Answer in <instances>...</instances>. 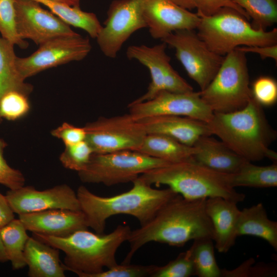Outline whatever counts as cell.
I'll list each match as a JSON object with an SVG mask.
<instances>
[{"label":"cell","mask_w":277,"mask_h":277,"mask_svg":"<svg viewBox=\"0 0 277 277\" xmlns=\"http://www.w3.org/2000/svg\"><path fill=\"white\" fill-rule=\"evenodd\" d=\"M206 199H187L179 194L170 199L149 221L131 230L127 241L130 249L122 264L130 263L136 252L149 242L182 247L191 240H213V227L205 209Z\"/></svg>","instance_id":"1"},{"label":"cell","mask_w":277,"mask_h":277,"mask_svg":"<svg viewBox=\"0 0 277 277\" xmlns=\"http://www.w3.org/2000/svg\"><path fill=\"white\" fill-rule=\"evenodd\" d=\"M229 149L249 162L267 157L276 163V153L269 148L276 133L269 124L262 106L252 97L243 108L226 113H213L207 123Z\"/></svg>","instance_id":"2"},{"label":"cell","mask_w":277,"mask_h":277,"mask_svg":"<svg viewBox=\"0 0 277 277\" xmlns=\"http://www.w3.org/2000/svg\"><path fill=\"white\" fill-rule=\"evenodd\" d=\"M128 191L111 196L96 195L80 186L76 195L88 227L103 233L107 219L117 214L136 218L143 225L149 221L168 201L178 194L169 188H153L138 177Z\"/></svg>","instance_id":"3"},{"label":"cell","mask_w":277,"mask_h":277,"mask_svg":"<svg viewBox=\"0 0 277 277\" xmlns=\"http://www.w3.org/2000/svg\"><path fill=\"white\" fill-rule=\"evenodd\" d=\"M132 230L120 225L108 234L93 233L86 229L65 237L33 233V237L65 254L63 266L80 277H91L117 264L116 252L127 241Z\"/></svg>","instance_id":"4"},{"label":"cell","mask_w":277,"mask_h":277,"mask_svg":"<svg viewBox=\"0 0 277 277\" xmlns=\"http://www.w3.org/2000/svg\"><path fill=\"white\" fill-rule=\"evenodd\" d=\"M138 178L151 186L167 185L187 199L221 197L238 203L245 198L232 186V174L212 170L192 158L152 169Z\"/></svg>","instance_id":"5"},{"label":"cell","mask_w":277,"mask_h":277,"mask_svg":"<svg viewBox=\"0 0 277 277\" xmlns=\"http://www.w3.org/2000/svg\"><path fill=\"white\" fill-rule=\"evenodd\" d=\"M198 15L197 35L211 51L220 55L225 56L241 46L277 44L276 28L269 31L255 29L232 8H222L209 16Z\"/></svg>","instance_id":"6"},{"label":"cell","mask_w":277,"mask_h":277,"mask_svg":"<svg viewBox=\"0 0 277 277\" xmlns=\"http://www.w3.org/2000/svg\"><path fill=\"white\" fill-rule=\"evenodd\" d=\"M200 93L213 113L244 107L252 97L246 53L235 49L227 54L213 80Z\"/></svg>","instance_id":"7"},{"label":"cell","mask_w":277,"mask_h":277,"mask_svg":"<svg viewBox=\"0 0 277 277\" xmlns=\"http://www.w3.org/2000/svg\"><path fill=\"white\" fill-rule=\"evenodd\" d=\"M169 163L136 150H124L93 153L86 168L77 172L83 183L110 186L132 182L142 174Z\"/></svg>","instance_id":"8"},{"label":"cell","mask_w":277,"mask_h":277,"mask_svg":"<svg viewBox=\"0 0 277 277\" xmlns=\"http://www.w3.org/2000/svg\"><path fill=\"white\" fill-rule=\"evenodd\" d=\"M161 41L174 49L176 57L201 90L211 82L224 59L211 51L193 29L176 30Z\"/></svg>","instance_id":"9"},{"label":"cell","mask_w":277,"mask_h":277,"mask_svg":"<svg viewBox=\"0 0 277 277\" xmlns=\"http://www.w3.org/2000/svg\"><path fill=\"white\" fill-rule=\"evenodd\" d=\"M84 127L86 133L85 141L93 153L96 154L137 150L147 134L140 122L130 113L101 117L87 123Z\"/></svg>","instance_id":"10"},{"label":"cell","mask_w":277,"mask_h":277,"mask_svg":"<svg viewBox=\"0 0 277 277\" xmlns=\"http://www.w3.org/2000/svg\"><path fill=\"white\" fill-rule=\"evenodd\" d=\"M166 47L167 45L162 42L152 47L132 45L127 48V58L135 60L146 66L151 80L147 92L131 103L149 101L162 91L176 93L193 91V88L171 65L170 57L166 52Z\"/></svg>","instance_id":"11"},{"label":"cell","mask_w":277,"mask_h":277,"mask_svg":"<svg viewBox=\"0 0 277 277\" xmlns=\"http://www.w3.org/2000/svg\"><path fill=\"white\" fill-rule=\"evenodd\" d=\"M91 49L89 39L78 33L58 36L41 44L29 56L17 57L16 65L21 76L25 80L46 69L82 60Z\"/></svg>","instance_id":"12"},{"label":"cell","mask_w":277,"mask_h":277,"mask_svg":"<svg viewBox=\"0 0 277 277\" xmlns=\"http://www.w3.org/2000/svg\"><path fill=\"white\" fill-rule=\"evenodd\" d=\"M96 37L103 54L115 58L125 42L135 31L147 27L140 0H114Z\"/></svg>","instance_id":"13"},{"label":"cell","mask_w":277,"mask_h":277,"mask_svg":"<svg viewBox=\"0 0 277 277\" xmlns=\"http://www.w3.org/2000/svg\"><path fill=\"white\" fill-rule=\"evenodd\" d=\"M129 113L136 120L155 115L185 116L207 123L213 112L203 101L199 92H159L152 99L128 105Z\"/></svg>","instance_id":"14"},{"label":"cell","mask_w":277,"mask_h":277,"mask_svg":"<svg viewBox=\"0 0 277 277\" xmlns=\"http://www.w3.org/2000/svg\"><path fill=\"white\" fill-rule=\"evenodd\" d=\"M39 4L34 0H14L16 29L21 39H30L40 45L56 37L77 34Z\"/></svg>","instance_id":"15"},{"label":"cell","mask_w":277,"mask_h":277,"mask_svg":"<svg viewBox=\"0 0 277 277\" xmlns=\"http://www.w3.org/2000/svg\"><path fill=\"white\" fill-rule=\"evenodd\" d=\"M5 196L13 212L18 215L53 209L81 210L76 193L65 184L44 190L23 186L10 189Z\"/></svg>","instance_id":"16"},{"label":"cell","mask_w":277,"mask_h":277,"mask_svg":"<svg viewBox=\"0 0 277 277\" xmlns=\"http://www.w3.org/2000/svg\"><path fill=\"white\" fill-rule=\"evenodd\" d=\"M144 19L150 35L162 39L179 30L196 29L200 17L171 0H140Z\"/></svg>","instance_id":"17"},{"label":"cell","mask_w":277,"mask_h":277,"mask_svg":"<svg viewBox=\"0 0 277 277\" xmlns=\"http://www.w3.org/2000/svg\"><path fill=\"white\" fill-rule=\"evenodd\" d=\"M18 219L32 233L56 237L67 236L88 228L81 210L49 209L19 214Z\"/></svg>","instance_id":"18"},{"label":"cell","mask_w":277,"mask_h":277,"mask_svg":"<svg viewBox=\"0 0 277 277\" xmlns=\"http://www.w3.org/2000/svg\"><path fill=\"white\" fill-rule=\"evenodd\" d=\"M137 121L147 134L166 135L190 146L201 137L212 135L206 123L185 116L155 115Z\"/></svg>","instance_id":"19"},{"label":"cell","mask_w":277,"mask_h":277,"mask_svg":"<svg viewBox=\"0 0 277 277\" xmlns=\"http://www.w3.org/2000/svg\"><path fill=\"white\" fill-rule=\"evenodd\" d=\"M237 204L221 197L206 199L205 209L213 227L214 247L219 252H227L235 244L240 213Z\"/></svg>","instance_id":"20"},{"label":"cell","mask_w":277,"mask_h":277,"mask_svg":"<svg viewBox=\"0 0 277 277\" xmlns=\"http://www.w3.org/2000/svg\"><path fill=\"white\" fill-rule=\"evenodd\" d=\"M193 146L196 148L194 161L221 173L234 174L247 161L211 135L201 137Z\"/></svg>","instance_id":"21"},{"label":"cell","mask_w":277,"mask_h":277,"mask_svg":"<svg viewBox=\"0 0 277 277\" xmlns=\"http://www.w3.org/2000/svg\"><path fill=\"white\" fill-rule=\"evenodd\" d=\"M24 258L30 277L65 276L60 250L34 237H29L27 240Z\"/></svg>","instance_id":"22"},{"label":"cell","mask_w":277,"mask_h":277,"mask_svg":"<svg viewBox=\"0 0 277 277\" xmlns=\"http://www.w3.org/2000/svg\"><path fill=\"white\" fill-rule=\"evenodd\" d=\"M237 235H251L267 241L277 250V222L268 218L263 204L259 203L240 210Z\"/></svg>","instance_id":"23"},{"label":"cell","mask_w":277,"mask_h":277,"mask_svg":"<svg viewBox=\"0 0 277 277\" xmlns=\"http://www.w3.org/2000/svg\"><path fill=\"white\" fill-rule=\"evenodd\" d=\"M136 151L153 157L174 163L192 159L196 148L166 135L147 134Z\"/></svg>","instance_id":"24"},{"label":"cell","mask_w":277,"mask_h":277,"mask_svg":"<svg viewBox=\"0 0 277 277\" xmlns=\"http://www.w3.org/2000/svg\"><path fill=\"white\" fill-rule=\"evenodd\" d=\"M14 44L0 37V98L6 92L13 90H19L29 95L32 86L25 82L19 73L16 65ZM0 118V124L2 122Z\"/></svg>","instance_id":"25"},{"label":"cell","mask_w":277,"mask_h":277,"mask_svg":"<svg viewBox=\"0 0 277 277\" xmlns=\"http://www.w3.org/2000/svg\"><path fill=\"white\" fill-rule=\"evenodd\" d=\"M34 1L47 7L69 26L84 30L92 38H96L102 27L94 13L84 11L80 7H71L50 0Z\"/></svg>","instance_id":"26"},{"label":"cell","mask_w":277,"mask_h":277,"mask_svg":"<svg viewBox=\"0 0 277 277\" xmlns=\"http://www.w3.org/2000/svg\"><path fill=\"white\" fill-rule=\"evenodd\" d=\"M22 221L15 218L0 228V235L6 254L14 270L26 266L24 249L29 236Z\"/></svg>","instance_id":"27"},{"label":"cell","mask_w":277,"mask_h":277,"mask_svg":"<svg viewBox=\"0 0 277 277\" xmlns=\"http://www.w3.org/2000/svg\"><path fill=\"white\" fill-rule=\"evenodd\" d=\"M232 186L269 188L277 186V164L258 166L246 161L239 170L232 174Z\"/></svg>","instance_id":"28"},{"label":"cell","mask_w":277,"mask_h":277,"mask_svg":"<svg viewBox=\"0 0 277 277\" xmlns=\"http://www.w3.org/2000/svg\"><path fill=\"white\" fill-rule=\"evenodd\" d=\"M213 242L211 238L196 239L188 249L195 275L199 277H221L222 269L215 260Z\"/></svg>","instance_id":"29"},{"label":"cell","mask_w":277,"mask_h":277,"mask_svg":"<svg viewBox=\"0 0 277 277\" xmlns=\"http://www.w3.org/2000/svg\"><path fill=\"white\" fill-rule=\"evenodd\" d=\"M252 19V26L266 30L277 22L276 0H232Z\"/></svg>","instance_id":"30"},{"label":"cell","mask_w":277,"mask_h":277,"mask_svg":"<svg viewBox=\"0 0 277 277\" xmlns=\"http://www.w3.org/2000/svg\"><path fill=\"white\" fill-rule=\"evenodd\" d=\"M28 96L16 90L4 93L0 98V118L16 121L26 116L30 110Z\"/></svg>","instance_id":"31"},{"label":"cell","mask_w":277,"mask_h":277,"mask_svg":"<svg viewBox=\"0 0 277 277\" xmlns=\"http://www.w3.org/2000/svg\"><path fill=\"white\" fill-rule=\"evenodd\" d=\"M60 161L66 168L77 172L84 169L93 154L92 149L85 140L78 143L65 146Z\"/></svg>","instance_id":"32"},{"label":"cell","mask_w":277,"mask_h":277,"mask_svg":"<svg viewBox=\"0 0 277 277\" xmlns=\"http://www.w3.org/2000/svg\"><path fill=\"white\" fill-rule=\"evenodd\" d=\"M195 275L194 264L187 250L163 266L155 265L150 276L189 277Z\"/></svg>","instance_id":"33"},{"label":"cell","mask_w":277,"mask_h":277,"mask_svg":"<svg viewBox=\"0 0 277 277\" xmlns=\"http://www.w3.org/2000/svg\"><path fill=\"white\" fill-rule=\"evenodd\" d=\"M14 0H0V33L2 37L22 48L28 43L18 35L15 26Z\"/></svg>","instance_id":"34"},{"label":"cell","mask_w":277,"mask_h":277,"mask_svg":"<svg viewBox=\"0 0 277 277\" xmlns=\"http://www.w3.org/2000/svg\"><path fill=\"white\" fill-rule=\"evenodd\" d=\"M180 7L190 11L196 9L197 14L205 16L211 15L223 7L232 8L247 19L250 18L246 12L236 5L232 0H171Z\"/></svg>","instance_id":"35"},{"label":"cell","mask_w":277,"mask_h":277,"mask_svg":"<svg viewBox=\"0 0 277 277\" xmlns=\"http://www.w3.org/2000/svg\"><path fill=\"white\" fill-rule=\"evenodd\" d=\"M252 97L261 106H270L277 101V83L268 76L258 77L251 88Z\"/></svg>","instance_id":"36"},{"label":"cell","mask_w":277,"mask_h":277,"mask_svg":"<svg viewBox=\"0 0 277 277\" xmlns=\"http://www.w3.org/2000/svg\"><path fill=\"white\" fill-rule=\"evenodd\" d=\"M155 265L118 264L91 277H145L150 276Z\"/></svg>","instance_id":"37"},{"label":"cell","mask_w":277,"mask_h":277,"mask_svg":"<svg viewBox=\"0 0 277 277\" xmlns=\"http://www.w3.org/2000/svg\"><path fill=\"white\" fill-rule=\"evenodd\" d=\"M6 146V142L0 138V184L13 190L24 186L25 177L21 171L10 167L5 159Z\"/></svg>","instance_id":"38"},{"label":"cell","mask_w":277,"mask_h":277,"mask_svg":"<svg viewBox=\"0 0 277 277\" xmlns=\"http://www.w3.org/2000/svg\"><path fill=\"white\" fill-rule=\"evenodd\" d=\"M51 135L61 140L65 146L71 145L84 141L86 139L84 127L74 126L68 123H63L61 126L52 130Z\"/></svg>","instance_id":"39"},{"label":"cell","mask_w":277,"mask_h":277,"mask_svg":"<svg viewBox=\"0 0 277 277\" xmlns=\"http://www.w3.org/2000/svg\"><path fill=\"white\" fill-rule=\"evenodd\" d=\"M235 49L245 53H257L263 60L271 58L276 62L277 61V44L263 46H240Z\"/></svg>","instance_id":"40"},{"label":"cell","mask_w":277,"mask_h":277,"mask_svg":"<svg viewBox=\"0 0 277 277\" xmlns=\"http://www.w3.org/2000/svg\"><path fill=\"white\" fill-rule=\"evenodd\" d=\"M277 267L274 263H259L250 267L249 277L276 276Z\"/></svg>","instance_id":"41"},{"label":"cell","mask_w":277,"mask_h":277,"mask_svg":"<svg viewBox=\"0 0 277 277\" xmlns=\"http://www.w3.org/2000/svg\"><path fill=\"white\" fill-rule=\"evenodd\" d=\"M254 262L255 260L254 259L250 258L233 270H228L227 269H222L221 276L249 277L250 267Z\"/></svg>","instance_id":"42"},{"label":"cell","mask_w":277,"mask_h":277,"mask_svg":"<svg viewBox=\"0 0 277 277\" xmlns=\"http://www.w3.org/2000/svg\"><path fill=\"white\" fill-rule=\"evenodd\" d=\"M14 219V213L5 195L0 192V228Z\"/></svg>","instance_id":"43"},{"label":"cell","mask_w":277,"mask_h":277,"mask_svg":"<svg viewBox=\"0 0 277 277\" xmlns=\"http://www.w3.org/2000/svg\"><path fill=\"white\" fill-rule=\"evenodd\" d=\"M53 2H57L67 5L71 7H80V0H50Z\"/></svg>","instance_id":"44"},{"label":"cell","mask_w":277,"mask_h":277,"mask_svg":"<svg viewBox=\"0 0 277 277\" xmlns=\"http://www.w3.org/2000/svg\"><path fill=\"white\" fill-rule=\"evenodd\" d=\"M8 261L3 245L0 235V263H5Z\"/></svg>","instance_id":"45"}]
</instances>
